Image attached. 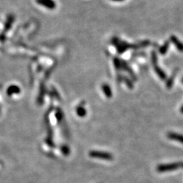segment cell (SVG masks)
Returning <instances> with one entry per match:
<instances>
[{"instance_id":"obj_1","label":"cell","mask_w":183,"mask_h":183,"mask_svg":"<svg viewBox=\"0 0 183 183\" xmlns=\"http://www.w3.org/2000/svg\"><path fill=\"white\" fill-rule=\"evenodd\" d=\"M36 3L50 10H53L56 8V4L54 0H36Z\"/></svg>"},{"instance_id":"obj_2","label":"cell","mask_w":183,"mask_h":183,"mask_svg":"<svg viewBox=\"0 0 183 183\" xmlns=\"http://www.w3.org/2000/svg\"><path fill=\"white\" fill-rule=\"evenodd\" d=\"M183 163H172V164H168V165H163L159 166L157 170L159 172H167L169 170H175L176 168H178L179 167H182Z\"/></svg>"},{"instance_id":"obj_3","label":"cell","mask_w":183,"mask_h":183,"mask_svg":"<svg viewBox=\"0 0 183 183\" xmlns=\"http://www.w3.org/2000/svg\"><path fill=\"white\" fill-rule=\"evenodd\" d=\"M90 156L92 157H96V158L108 159V160L113 158L112 155L110 153L103 151H91L90 153Z\"/></svg>"},{"instance_id":"obj_4","label":"cell","mask_w":183,"mask_h":183,"mask_svg":"<svg viewBox=\"0 0 183 183\" xmlns=\"http://www.w3.org/2000/svg\"><path fill=\"white\" fill-rule=\"evenodd\" d=\"M152 61H153V63L154 65V69L156 71V73L157 75H158L162 79V80H165V78H166V75L164 73L162 70H161L160 68H159L157 66V56H156V54L155 52H153L152 54Z\"/></svg>"},{"instance_id":"obj_5","label":"cell","mask_w":183,"mask_h":183,"mask_svg":"<svg viewBox=\"0 0 183 183\" xmlns=\"http://www.w3.org/2000/svg\"><path fill=\"white\" fill-rule=\"evenodd\" d=\"M170 39H171V42H172V43L176 46L178 50L180 51V52H183V44L182 43V42H180L179 40H178V38L176 37L175 36H174V35L171 36Z\"/></svg>"},{"instance_id":"obj_6","label":"cell","mask_w":183,"mask_h":183,"mask_svg":"<svg viewBox=\"0 0 183 183\" xmlns=\"http://www.w3.org/2000/svg\"><path fill=\"white\" fill-rule=\"evenodd\" d=\"M168 138L170 139L177 140V141L180 142H182L183 143V136L180 134H174V133H169L168 134Z\"/></svg>"},{"instance_id":"obj_7","label":"cell","mask_w":183,"mask_h":183,"mask_svg":"<svg viewBox=\"0 0 183 183\" xmlns=\"http://www.w3.org/2000/svg\"><path fill=\"white\" fill-rule=\"evenodd\" d=\"M103 90L104 93L105 94V96H107L108 98L111 97L112 96V92L111 90L110 87L107 84H105L103 86Z\"/></svg>"},{"instance_id":"obj_8","label":"cell","mask_w":183,"mask_h":183,"mask_svg":"<svg viewBox=\"0 0 183 183\" xmlns=\"http://www.w3.org/2000/svg\"><path fill=\"white\" fill-rule=\"evenodd\" d=\"M168 46H169V42H166V43H165L164 45L159 48V52H160L161 54H165V53H166V52H167Z\"/></svg>"},{"instance_id":"obj_9","label":"cell","mask_w":183,"mask_h":183,"mask_svg":"<svg viewBox=\"0 0 183 183\" xmlns=\"http://www.w3.org/2000/svg\"><path fill=\"white\" fill-rule=\"evenodd\" d=\"M86 110H85L84 108L83 107H79L77 109V113L79 116L83 117L86 115Z\"/></svg>"},{"instance_id":"obj_10","label":"cell","mask_w":183,"mask_h":183,"mask_svg":"<svg viewBox=\"0 0 183 183\" xmlns=\"http://www.w3.org/2000/svg\"><path fill=\"white\" fill-rule=\"evenodd\" d=\"M62 151H63V152L64 153H65V154H66V155L69 154V148H67V146H63V148H62Z\"/></svg>"},{"instance_id":"obj_11","label":"cell","mask_w":183,"mask_h":183,"mask_svg":"<svg viewBox=\"0 0 183 183\" xmlns=\"http://www.w3.org/2000/svg\"><path fill=\"white\" fill-rule=\"evenodd\" d=\"M112 1H124V0H112Z\"/></svg>"},{"instance_id":"obj_12","label":"cell","mask_w":183,"mask_h":183,"mask_svg":"<svg viewBox=\"0 0 183 183\" xmlns=\"http://www.w3.org/2000/svg\"><path fill=\"white\" fill-rule=\"evenodd\" d=\"M181 111H182V113H183V107H182V109H181ZM182 111H181V112H182Z\"/></svg>"}]
</instances>
